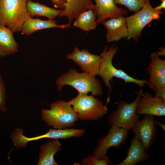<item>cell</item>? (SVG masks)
I'll return each instance as SVG.
<instances>
[{"mask_svg":"<svg viewBox=\"0 0 165 165\" xmlns=\"http://www.w3.org/2000/svg\"><path fill=\"white\" fill-rule=\"evenodd\" d=\"M118 46L114 44L108 48L106 46L103 52L100 55L101 57L98 75L100 76L109 90V95L106 104L109 101V94L112 89L110 81L114 77L121 79L124 82H133L137 84L141 88L147 84L145 79H138L132 77L120 69H117L115 67L112 63L113 58L118 50Z\"/></svg>","mask_w":165,"mask_h":165,"instance_id":"6da1fadb","label":"cell"},{"mask_svg":"<svg viewBox=\"0 0 165 165\" xmlns=\"http://www.w3.org/2000/svg\"><path fill=\"white\" fill-rule=\"evenodd\" d=\"M56 84L59 91L64 85H68L75 89L79 94L91 92L94 96H99L103 94L101 83L95 76L85 72L79 73L72 68L58 78Z\"/></svg>","mask_w":165,"mask_h":165,"instance_id":"7a4b0ae2","label":"cell"},{"mask_svg":"<svg viewBox=\"0 0 165 165\" xmlns=\"http://www.w3.org/2000/svg\"><path fill=\"white\" fill-rule=\"evenodd\" d=\"M50 109L41 110L42 120L55 129H64L73 126L79 119L68 102L58 100L51 103Z\"/></svg>","mask_w":165,"mask_h":165,"instance_id":"3957f363","label":"cell"},{"mask_svg":"<svg viewBox=\"0 0 165 165\" xmlns=\"http://www.w3.org/2000/svg\"><path fill=\"white\" fill-rule=\"evenodd\" d=\"M27 0H0V25L6 26L13 32H21L29 16Z\"/></svg>","mask_w":165,"mask_h":165,"instance_id":"277c9868","label":"cell"},{"mask_svg":"<svg viewBox=\"0 0 165 165\" xmlns=\"http://www.w3.org/2000/svg\"><path fill=\"white\" fill-rule=\"evenodd\" d=\"M68 103L73 106L79 119L81 120H98L108 111L106 105H104L100 100L95 98L93 95L78 94Z\"/></svg>","mask_w":165,"mask_h":165,"instance_id":"5b68a950","label":"cell"},{"mask_svg":"<svg viewBox=\"0 0 165 165\" xmlns=\"http://www.w3.org/2000/svg\"><path fill=\"white\" fill-rule=\"evenodd\" d=\"M143 92L142 88H140L136 98L131 103L120 101L117 104L116 109L109 115L108 125L123 128L127 131L132 129L139 120L140 117L136 113V108L138 99Z\"/></svg>","mask_w":165,"mask_h":165,"instance_id":"8992f818","label":"cell"},{"mask_svg":"<svg viewBox=\"0 0 165 165\" xmlns=\"http://www.w3.org/2000/svg\"><path fill=\"white\" fill-rule=\"evenodd\" d=\"M163 13L153 8L149 1L147 0L145 4L134 15L125 17L127 28L128 40L133 39L138 42L144 28L154 20L160 18V15Z\"/></svg>","mask_w":165,"mask_h":165,"instance_id":"52a82bcc","label":"cell"},{"mask_svg":"<svg viewBox=\"0 0 165 165\" xmlns=\"http://www.w3.org/2000/svg\"><path fill=\"white\" fill-rule=\"evenodd\" d=\"M111 127L107 134L97 141L98 145L93 153L97 159L109 160L107 155L108 149L111 147L119 148L127 140L128 131L115 126Z\"/></svg>","mask_w":165,"mask_h":165,"instance_id":"ba28073f","label":"cell"},{"mask_svg":"<svg viewBox=\"0 0 165 165\" xmlns=\"http://www.w3.org/2000/svg\"><path fill=\"white\" fill-rule=\"evenodd\" d=\"M85 133L86 130L84 129L73 128L50 129L44 134L32 138H28L23 134V130H19L14 134L13 140L15 146L17 148H25L28 143L31 141L45 138L65 139L73 137L79 138L82 136Z\"/></svg>","mask_w":165,"mask_h":165,"instance_id":"9c48e42d","label":"cell"},{"mask_svg":"<svg viewBox=\"0 0 165 165\" xmlns=\"http://www.w3.org/2000/svg\"><path fill=\"white\" fill-rule=\"evenodd\" d=\"M145 115L143 119L137 122L132 130L134 136L141 142L147 152L156 140L159 131L154 116Z\"/></svg>","mask_w":165,"mask_h":165,"instance_id":"30bf717a","label":"cell"},{"mask_svg":"<svg viewBox=\"0 0 165 165\" xmlns=\"http://www.w3.org/2000/svg\"><path fill=\"white\" fill-rule=\"evenodd\" d=\"M66 58L78 64L84 72L98 75L101 61L100 55L92 54L87 50H79L75 47L72 53L66 55Z\"/></svg>","mask_w":165,"mask_h":165,"instance_id":"8fae6325","label":"cell"},{"mask_svg":"<svg viewBox=\"0 0 165 165\" xmlns=\"http://www.w3.org/2000/svg\"><path fill=\"white\" fill-rule=\"evenodd\" d=\"M147 70L149 79L147 84L155 93L165 87V60L160 58L157 51L151 53Z\"/></svg>","mask_w":165,"mask_h":165,"instance_id":"7c38bea8","label":"cell"},{"mask_svg":"<svg viewBox=\"0 0 165 165\" xmlns=\"http://www.w3.org/2000/svg\"><path fill=\"white\" fill-rule=\"evenodd\" d=\"M136 112L138 115L165 116V101L148 92L142 93L137 102Z\"/></svg>","mask_w":165,"mask_h":165,"instance_id":"4fadbf2b","label":"cell"},{"mask_svg":"<svg viewBox=\"0 0 165 165\" xmlns=\"http://www.w3.org/2000/svg\"><path fill=\"white\" fill-rule=\"evenodd\" d=\"M94 1L95 5L93 10L97 24L101 23L107 18H116L128 13L126 9L118 7L114 0Z\"/></svg>","mask_w":165,"mask_h":165,"instance_id":"5bb4252c","label":"cell"},{"mask_svg":"<svg viewBox=\"0 0 165 165\" xmlns=\"http://www.w3.org/2000/svg\"><path fill=\"white\" fill-rule=\"evenodd\" d=\"M101 24L107 29L106 36L108 43L117 42L122 38H127V28L125 18L123 16L111 18Z\"/></svg>","mask_w":165,"mask_h":165,"instance_id":"9a60e30c","label":"cell"},{"mask_svg":"<svg viewBox=\"0 0 165 165\" xmlns=\"http://www.w3.org/2000/svg\"><path fill=\"white\" fill-rule=\"evenodd\" d=\"M64 0L65 1L64 9L59 17H67L68 22L67 29L70 27L72 20L76 19L81 13L88 10H94V8L92 0Z\"/></svg>","mask_w":165,"mask_h":165,"instance_id":"2e32d148","label":"cell"},{"mask_svg":"<svg viewBox=\"0 0 165 165\" xmlns=\"http://www.w3.org/2000/svg\"><path fill=\"white\" fill-rule=\"evenodd\" d=\"M127 154L125 159L117 165H135L148 160L150 158L149 154L145 151L142 143L135 136L131 140Z\"/></svg>","mask_w":165,"mask_h":165,"instance_id":"e0dca14e","label":"cell"},{"mask_svg":"<svg viewBox=\"0 0 165 165\" xmlns=\"http://www.w3.org/2000/svg\"><path fill=\"white\" fill-rule=\"evenodd\" d=\"M13 33L7 27L0 25V57L2 58L18 51V44L15 40Z\"/></svg>","mask_w":165,"mask_h":165,"instance_id":"ac0fdd59","label":"cell"},{"mask_svg":"<svg viewBox=\"0 0 165 165\" xmlns=\"http://www.w3.org/2000/svg\"><path fill=\"white\" fill-rule=\"evenodd\" d=\"M68 26V24L58 25L53 20H42L38 18L33 19L29 16L23 24L21 32L22 35L29 36L39 30L54 28L65 29Z\"/></svg>","mask_w":165,"mask_h":165,"instance_id":"d6986e66","label":"cell"},{"mask_svg":"<svg viewBox=\"0 0 165 165\" xmlns=\"http://www.w3.org/2000/svg\"><path fill=\"white\" fill-rule=\"evenodd\" d=\"M61 144L57 139L47 142L39 148L37 165H57L54 156L61 149Z\"/></svg>","mask_w":165,"mask_h":165,"instance_id":"ffe728a7","label":"cell"},{"mask_svg":"<svg viewBox=\"0 0 165 165\" xmlns=\"http://www.w3.org/2000/svg\"><path fill=\"white\" fill-rule=\"evenodd\" d=\"M27 9L31 18L34 16H44L49 19L53 20L59 16L63 9H57L49 7L38 2H33L31 0L27 2Z\"/></svg>","mask_w":165,"mask_h":165,"instance_id":"44dd1931","label":"cell"},{"mask_svg":"<svg viewBox=\"0 0 165 165\" xmlns=\"http://www.w3.org/2000/svg\"><path fill=\"white\" fill-rule=\"evenodd\" d=\"M97 24L93 10L89 9L78 16L74 21L73 26L83 31H87L95 29Z\"/></svg>","mask_w":165,"mask_h":165,"instance_id":"7402d4cb","label":"cell"},{"mask_svg":"<svg viewBox=\"0 0 165 165\" xmlns=\"http://www.w3.org/2000/svg\"><path fill=\"white\" fill-rule=\"evenodd\" d=\"M116 4L124 6L129 10L135 13L140 10L145 4L146 0H114Z\"/></svg>","mask_w":165,"mask_h":165,"instance_id":"603a6c76","label":"cell"},{"mask_svg":"<svg viewBox=\"0 0 165 165\" xmlns=\"http://www.w3.org/2000/svg\"><path fill=\"white\" fill-rule=\"evenodd\" d=\"M6 91L5 83L0 73V111L2 112H6Z\"/></svg>","mask_w":165,"mask_h":165,"instance_id":"cb8c5ba5","label":"cell"},{"mask_svg":"<svg viewBox=\"0 0 165 165\" xmlns=\"http://www.w3.org/2000/svg\"><path fill=\"white\" fill-rule=\"evenodd\" d=\"M81 164L84 165H107L108 164L111 165L112 163L109 159H97L93 155H89L83 159Z\"/></svg>","mask_w":165,"mask_h":165,"instance_id":"d4e9b609","label":"cell"},{"mask_svg":"<svg viewBox=\"0 0 165 165\" xmlns=\"http://www.w3.org/2000/svg\"><path fill=\"white\" fill-rule=\"evenodd\" d=\"M52 2L54 7L57 8L64 9V4L65 1L64 0H50Z\"/></svg>","mask_w":165,"mask_h":165,"instance_id":"484cf974","label":"cell"},{"mask_svg":"<svg viewBox=\"0 0 165 165\" xmlns=\"http://www.w3.org/2000/svg\"><path fill=\"white\" fill-rule=\"evenodd\" d=\"M154 96L165 101V87L163 88L156 92Z\"/></svg>","mask_w":165,"mask_h":165,"instance_id":"4316f807","label":"cell"},{"mask_svg":"<svg viewBox=\"0 0 165 165\" xmlns=\"http://www.w3.org/2000/svg\"><path fill=\"white\" fill-rule=\"evenodd\" d=\"M159 51H157V54L159 56H165V48L164 46L160 47L158 49Z\"/></svg>","mask_w":165,"mask_h":165,"instance_id":"83f0119b","label":"cell"},{"mask_svg":"<svg viewBox=\"0 0 165 165\" xmlns=\"http://www.w3.org/2000/svg\"><path fill=\"white\" fill-rule=\"evenodd\" d=\"M161 4L155 8L156 9L160 10L162 9L163 10L165 9V0H161Z\"/></svg>","mask_w":165,"mask_h":165,"instance_id":"f1b7e54d","label":"cell"},{"mask_svg":"<svg viewBox=\"0 0 165 165\" xmlns=\"http://www.w3.org/2000/svg\"><path fill=\"white\" fill-rule=\"evenodd\" d=\"M156 125H159L163 130L164 131H165V125L164 124H163L160 122L156 120Z\"/></svg>","mask_w":165,"mask_h":165,"instance_id":"f546056e","label":"cell"},{"mask_svg":"<svg viewBox=\"0 0 165 165\" xmlns=\"http://www.w3.org/2000/svg\"><path fill=\"white\" fill-rule=\"evenodd\" d=\"M149 0V1H150V0Z\"/></svg>","mask_w":165,"mask_h":165,"instance_id":"4dcf8cb0","label":"cell"}]
</instances>
